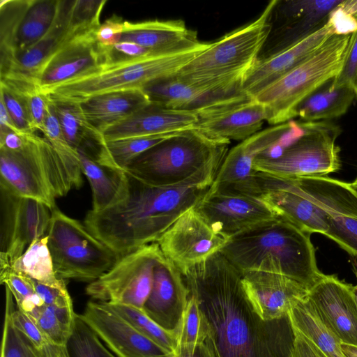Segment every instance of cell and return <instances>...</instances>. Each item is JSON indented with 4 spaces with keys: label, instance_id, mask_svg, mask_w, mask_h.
Here are the masks:
<instances>
[{
    "label": "cell",
    "instance_id": "cell-1",
    "mask_svg": "<svg viewBox=\"0 0 357 357\" xmlns=\"http://www.w3.org/2000/svg\"><path fill=\"white\" fill-rule=\"evenodd\" d=\"M181 272L204 318L213 357H294L289 314L262 320L247 298L241 272L221 252Z\"/></svg>",
    "mask_w": 357,
    "mask_h": 357
},
{
    "label": "cell",
    "instance_id": "cell-2",
    "mask_svg": "<svg viewBox=\"0 0 357 357\" xmlns=\"http://www.w3.org/2000/svg\"><path fill=\"white\" fill-rule=\"evenodd\" d=\"M125 172L118 199L99 211H89L84 225L120 257L155 243L211 186L158 187Z\"/></svg>",
    "mask_w": 357,
    "mask_h": 357
},
{
    "label": "cell",
    "instance_id": "cell-3",
    "mask_svg": "<svg viewBox=\"0 0 357 357\" xmlns=\"http://www.w3.org/2000/svg\"><path fill=\"white\" fill-rule=\"evenodd\" d=\"M310 236L278 215L230 238L220 252L241 273L281 274L309 290L324 274L318 268Z\"/></svg>",
    "mask_w": 357,
    "mask_h": 357
},
{
    "label": "cell",
    "instance_id": "cell-4",
    "mask_svg": "<svg viewBox=\"0 0 357 357\" xmlns=\"http://www.w3.org/2000/svg\"><path fill=\"white\" fill-rule=\"evenodd\" d=\"M78 153L58 151L44 137L26 135L17 151L0 149V186L19 197L42 202L51 211L57 198L82 184Z\"/></svg>",
    "mask_w": 357,
    "mask_h": 357
},
{
    "label": "cell",
    "instance_id": "cell-5",
    "mask_svg": "<svg viewBox=\"0 0 357 357\" xmlns=\"http://www.w3.org/2000/svg\"><path fill=\"white\" fill-rule=\"evenodd\" d=\"M228 144L195 129L186 130L146 151L124 171L158 187L211 186Z\"/></svg>",
    "mask_w": 357,
    "mask_h": 357
},
{
    "label": "cell",
    "instance_id": "cell-6",
    "mask_svg": "<svg viewBox=\"0 0 357 357\" xmlns=\"http://www.w3.org/2000/svg\"><path fill=\"white\" fill-rule=\"evenodd\" d=\"M271 1L251 23L225 35L174 75L178 79L208 92L242 91L241 84L259 57L271 30Z\"/></svg>",
    "mask_w": 357,
    "mask_h": 357
},
{
    "label": "cell",
    "instance_id": "cell-7",
    "mask_svg": "<svg viewBox=\"0 0 357 357\" xmlns=\"http://www.w3.org/2000/svg\"><path fill=\"white\" fill-rule=\"evenodd\" d=\"M209 45L199 42L174 52L152 53L125 63L101 66L89 75L63 82L45 93L79 102L99 93L142 89L153 82L176 75Z\"/></svg>",
    "mask_w": 357,
    "mask_h": 357
},
{
    "label": "cell",
    "instance_id": "cell-8",
    "mask_svg": "<svg viewBox=\"0 0 357 357\" xmlns=\"http://www.w3.org/2000/svg\"><path fill=\"white\" fill-rule=\"evenodd\" d=\"M350 36H332L314 54L252 98L264 105L267 122L275 126L296 117L300 103L338 74Z\"/></svg>",
    "mask_w": 357,
    "mask_h": 357
},
{
    "label": "cell",
    "instance_id": "cell-9",
    "mask_svg": "<svg viewBox=\"0 0 357 357\" xmlns=\"http://www.w3.org/2000/svg\"><path fill=\"white\" fill-rule=\"evenodd\" d=\"M51 212L47 246L59 278L91 283L121 259L84 225L68 216L56 206Z\"/></svg>",
    "mask_w": 357,
    "mask_h": 357
},
{
    "label": "cell",
    "instance_id": "cell-10",
    "mask_svg": "<svg viewBox=\"0 0 357 357\" xmlns=\"http://www.w3.org/2000/svg\"><path fill=\"white\" fill-rule=\"evenodd\" d=\"M339 126L331 121L319 130L293 142L275 157L260 154L254 161L255 172L281 178L321 176L341 167L340 149L336 139Z\"/></svg>",
    "mask_w": 357,
    "mask_h": 357
},
{
    "label": "cell",
    "instance_id": "cell-11",
    "mask_svg": "<svg viewBox=\"0 0 357 357\" xmlns=\"http://www.w3.org/2000/svg\"><path fill=\"white\" fill-rule=\"evenodd\" d=\"M162 257L156 242L144 245L121 257L89 283L86 293L97 301L142 309L152 289L155 265Z\"/></svg>",
    "mask_w": 357,
    "mask_h": 357
},
{
    "label": "cell",
    "instance_id": "cell-12",
    "mask_svg": "<svg viewBox=\"0 0 357 357\" xmlns=\"http://www.w3.org/2000/svg\"><path fill=\"white\" fill-rule=\"evenodd\" d=\"M293 125V120L264 129L243 140L228 151L209 191L229 190L261 196L255 160L279 146Z\"/></svg>",
    "mask_w": 357,
    "mask_h": 357
},
{
    "label": "cell",
    "instance_id": "cell-13",
    "mask_svg": "<svg viewBox=\"0 0 357 357\" xmlns=\"http://www.w3.org/2000/svg\"><path fill=\"white\" fill-rule=\"evenodd\" d=\"M0 259L9 264L37 238L47 236L52 212L36 199L17 196L1 188Z\"/></svg>",
    "mask_w": 357,
    "mask_h": 357
},
{
    "label": "cell",
    "instance_id": "cell-14",
    "mask_svg": "<svg viewBox=\"0 0 357 357\" xmlns=\"http://www.w3.org/2000/svg\"><path fill=\"white\" fill-rule=\"evenodd\" d=\"M195 208L215 232L228 239L278 216L261 196L229 190H208Z\"/></svg>",
    "mask_w": 357,
    "mask_h": 357
},
{
    "label": "cell",
    "instance_id": "cell-15",
    "mask_svg": "<svg viewBox=\"0 0 357 357\" xmlns=\"http://www.w3.org/2000/svg\"><path fill=\"white\" fill-rule=\"evenodd\" d=\"M228 240L215 232L194 206L184 212L156 243L165 257L181 271L220 252Z\"/></svg>",
    "mask_w": 357,
    "mask_h": 357
},
{
    "label": "cell",
    "instance_id": "cell-16",
    "mask_svg": "<svg viewBox=\"0 0 357 357\" xmlns=\"http://www.w3.org/2000/svg\"><path fill=\"white\" fill-rule=\"evenodd\" d=\"M342 0H276L265 57L283 50L322 28Z\"/></svg>",
    "mask_w": 357,
    "mask_h": 357
},
{
    "label": "cell",
    "instance_id": "cell-17",
    "mask_svg": "<svg viewBox=\"0 0 357 357\" xmlns=\"http://www.w3.org/2000/svg\"><path fill=\"white\" fill-rule=\"evenodd\" d=\"M353 286L337 275L324 274L309 289L305 301L341 343L357 347V303Z\"/></svg>",
    "mask_w": 357,
    "mask_h": 357
},
{
    "label": "cell",
    "instance_id": "cell-18",
    "mask_svg": "<svg viewBox=\"0 0 357 357\" xmlns=\"http://www.w3.org/2000/svg\"><path fill=\"white\" fill-rule=\"evenodd\" d=\"M79 317L116 357H172L105 303L89 301Z\"/></svg>",
    "mask_w": 357,
    "mask_h": 357
},
{
    "label": "cell",
    "instance_id": "cell-19",
    "mask_svg": "<svg viewBox=\"0 0 357 357\" xmlns=\"http://www.w3.org/2000/svg\"><path fill=\"white\" fill-rule=\"evenodd\" d=\"M195 130L226 143L244 140L260 131L267 119L262 104L245 93L197 112Z\"/></svg>",
    "mask_w": 357,
    "mask_h": 357
},
{
    "label": "cell",
    "instance_id": "cell-20",
    "mask_svg": "<svg viewBox=\"0 0 357 357\" xmlns=\"http://www.w3.org/2000/svg\"><path fill=\"white\" fill-rule=\"evenodd\" d=\"M96 29L75 33L47 61L34 79L43 92L89 75L102 66V50L95 36Z\"/></svg>",
    "mask_w": 357,
    "mask_h": 357
},
{
    "label": "cell",
    "instance_id": "cell-21",
    "mask_svg": "<svg viewBox=\"0 0 357 357\" xmlns=\"http://www.w3.org/2000/svg\"><path fill=\"white\" fill-rule=\"evenodd\" d=\"M241 273L247 298L264 321L287 317L308 294L309 290L302 284L281 274L256 271Z\"/></svg>",
    "mask_w": 357,
    "mask_h": 357
},
{
    "label": "cell",
    "instance_id": "cell-22",
    "mask_svg": "<svg viewBox=\"0 0 357 357\" xmlns=\"http://www.w3.org/2000/svg\"><path fill=\"white\" fill-rule=\"evenodd\" d=\"M190 291L178 268L163 257L154 269L151 293L142 310L166 331L176 332Z\"/></svg>",
    "mask_w": 357,
    "mask_h": 357
},
{
    "label": "cell",
    "instance_id": "cell-23",
    "mask_svg": "<svg viewBox=\"0 0 357 357\" xmlns=\"http://www.w3.org/2000/svg\"><path fill=\"white\" fill-rule=\"evenodd\" d=\"M335 35L333 26L327 22L322 28L298 43L273 54L259 57L241 84L242 92L253 98L314 54Z\"/></svg>",
    "mask_w": 357,
    "mask_h": 357
},
{
    "label": "cell",
    "instance_id": "cell-24",
    "mask_svg": "<svg viewBox=\"0 0 357 357\" xmlns=\"http://www.w3.org/2000/svg\"><path fill=\"white\" fill-rule=\"evenodd\" d=\"M194 111L177 110L150 103L103 133L105 141L126 137L183 132L195 129Z\"/></svg>",
    "mask_w": 357,
    "mask_h": 357
},
{
    "label": "cell",
    "instance_id": "cell-25",
    "mask_svg": "<svg viewBox=\"0 0 357 357\" xmlns=\"http://www.w3.org/2000/svg\"><path fill=\"white\" fill-rule=\"evenodd\" d=\"M136 43L152 53H166L192 46L200 41L196 31L183 20L124 22L119 42Z\"/></svg>",
    "mask_w": 357,
    "mask_h": 357
},
{
    "label": "cell",
    "instance_id": "cell-26",
    "mask_svg": "<svg viewBox=\"0 0 357 357\" xmlns=\"http://www.w3.org/2000/svg\"><path fill=\"white\" fill-rule=\"evenodd\" d=\"M151 101L142 89L112 91L91 96L79 102L90 126L102 133L147 106Z\"/></svg>",
    "mask_w": 357,
    "mask_h": 357
},
{
    "label": "cell",
    "instance_id": "cell-27",
    "mask_svg": "<svg viewBox=\"0 0 357 357\" xmlns=\"http://www.w3.org/2000/svg\"><path fill=\"white\" fill-rule=\"evenodd\" d=\"M142 90L151 103L169 109L196 112L243 93L242 91L233 93L208 92L175 75L153 82L144 86Z\"/></svg>",
    "mask_w": 357,
    "mask_h": 357
},
{
    "label": "cell",
    "instance_id": "cell-28",
    "mask_svg": "<svg viewBox=\"0 0 357 357\" xmlns=\"http://www.w3.org/2000/svg\"><path fill=\"white\" fill-rule=\"evenodd\" d=\"M73 3L74 1L59 0L57 14L50 30L35 45L17 54L11 68L3 76L17 74L35 79L44 65L60 47L77 33L71 30L70 26Z\"/></svg>",
    "mask_w": 357,
    "mask_h": 357
},
{
    "label": "cell",
    "instance_id": "cell-29",
    "mask_svg": "<svg viewBox=\"0 0 357 357\" xmlns=\"http://www.w3.org/2000/svg\"><path fill=\"white\" fill-rule=\"evenodd\" d=\"M49 96L67 142L75 150L96 160L105 140L88 123L79 102Z\"/></svg>",
    "mask_w": 357,
    "mask_h": 357
},
{
    "label": "cell",
    "instance_id": "cell-30",
    "mask_svg": "<svg viewBox=\"0 0 357 357\" xmlns=\"http://www.w3.org/2000/svg\"><path fill=\"white\" fill-rule=\"evenodd\" d=\"M333 79L321 85L300 103L296 117L304 121H322L346 114L357 94L347 87L332 89Z\"/></svg>",
    "mask_w": 357,
    "mask_h": 357
},
{
    "label": "cell",
    "instance_id": "cell-31",
    "mask_svg": "<svg viewBox=\"0 0 357 357\" xmlns=\"http://www.w3.org/2000/svg\"><path fill=\"white\" fill-rule=\"evenodd\" d=\"M82 173L92 192V211H101L111 206L119 197L125 183V172L99 164L82 151H77Z\"/></svg>",
    "mask_w": 357,
    "mask_h": 357
},
{
    "label": "cell",
    "instance_id": "cell-32",
    "mask_svg": "<svg viewBox=\"0 0 357 357\" xmlns=\"http://www.w3.org/2000/svg\"><path fill=\"white\" fill-rule=\"evenodd\" d=\"M59 0H31L21 19L13 40L15 56L38 42L50 30L56 18Z\"/></svg>",
    "mask_w": 357,
    "mask_h": 357
},
{
    "label": "cell",
    "instance_id": "cell-33",
    "mask_svg": "<svg viewBox=\"0 0 357 357\" xmlns=\"http://www.w3.org/2000/svg\"><path fill=\"white\" fill-rule=\"evenodd\" d=\"M293 327L312 342L326 357H345L339 339L316 316L305 298L289 312Z\"/></svg>",
    "mask_w": 357,
    "mask_h": 357
},
{
    "label": "cell",
    "instance_id": "cell-34",
    "mask_svg": "<svg viewBox=\"0 0 357 357\" xmlns=\"http://www.w3.org/2000/svg\"><path fill=\"white\" fill-rule=\"evenodd\" d=\"M181 132H182L105 141L96 161L105 167L124 171L128 165L139 155Z\"/></svg>",
    "mask_w": 357,
    "mask_h": 357
},
{
    "label": "cell",
    "instance_id": "cell-35",
    "mask_svg": "<svg viewBox=\"0 0 357 357\" xmlns=\"http://www.w3.org/2000/svg\"><path fill=\"white\" fill-rule=\"evenodd\" d=\"M9 266L13 271L40 283L52 287H66L65 280L59 278L55 273L47 236L36 239Z\"/></svg>",
    "mask_w": 357,
    "mask_h": 357
},
{
    "label": "cell",
    "instance_id": "cell-36",
    "mask_svg": "<svg viewBox=\"0 0 357 357\" xmlns=\"http://www.w3.org/2000/svg\"><path fill=\"white\" fill-rule=\"evenodd\" d=\"M104 303V302H103ZM140 333L174 353L178 345L176 332L168 331L151 319L142 309L123 304L105 303Z\"/></svg>",
    "mask_w": 357,
    "mask_h": 357
},
{
    "label": "cell",
    "instance_id": "cell-37",
    "mask_svg": "<svg viewBox=\"0 0 357 357\" xmlns=\"http://www.w3.org/2000/svg\"><path fill=\"white\" fill-rule=\"evenodd\" d=\"M70 357H113L115 356L96 333L77 315L66 344Z\"/></svg>",
    "mask_w": 357,
    "mask_h": 357
},
{
    "label": "cell",
    "instance_id": "cell-38",
    "mask_svg": "<svg viewBox=\"0 0 357 357\" xmlns=\"http://www.w3.org/2000/svg\"><path fill=\"white\" fill-rule=\"evenodd\" d=\"M13 297L6 287V305L1 357H35L30 340L13 324L10 307Z\"/></svg>",
    "mask_w": 357,
    "mask_h": 357
},
{
    "label": "cell",
    "instance_id": "cell-39",
    "mask_svg": "<svg viewBox=\"0 0 357 357\" xmlns=\"http://www.w3.org/2000/svg\"><path fill=\"white\" fill-rule=\"evenodd\" d=\"M206 324L196 298L190 294L178 327V344L196 346L204 342Z\"/></svg>",
    "mask_w": 357,
    "mask_h": 357
},
{
    "label": "cell",
    "instance_id": "cell-40",
    "mask_svg": "<svg viewBox=\"0 0 357 357\" xmlns=\"http://www.w3.org/2000/svg\"><path fill=\"white\" fill-rule=\"evenodd\" d=\"M106 3L105 0L74 1L70 18L71 30L78 33L96 29L101 24L100 17Z\"/></svg>",
    "mask_w": 357,
    "mask_h": 357
},
{
    "label": "cell",
    "instance_id": "cell-41",
    "mask_svg": "<svg viewBox=\"0 0 357 357\" xmlns=\"http://www.w3.org/2000/svg\"><path fill=\"white\" fill-rule=\"evenodd\" d=\"M1 83V100L17 130L24 135L35 134L24 99L15 90Z\"/></svg>",
    "mask_w": 357,
    "mask_h": 357
},
{
    "label": "cell",
    "instance_id": "cell-42",
    "mask_svg": "<svg viewBox=\"0 0 357 357\" xmlns=\"http://www.w3.org/2000/svg\"><path fill=\"white\" fill-rule=\"evenodd\" d=\"M349 88L357 94V30L349 39L342 68L333 78L331 89Z\"/></svg>",
    "mask_w": 357,
    "mask_h": 357
},
{
    "label": "cell",
    "instance_id": "cell-43",
    "mask_svg": "<svg viewBox=\"0 0 357 357\" xmlns=\"http://www.w3.org/2000/svg\"><path fill=\"white\" fill-rule=\"evenodd\" d=\"M100 48L103 56L102 66L119 65L152 54L146 48L132 42H119L111 47Z\"/></svg>",
    "mask_w": 357,
    "mask_h": 357
},
{
    "label": "cell",
    "instance_id": "cell-44",
    "mask_svg": "<svg viewBox=\"0 0 357 357\" xmlns=\"http://www.w3.org/2000/svg\"><path fill=\"white\" fill-rule=\"evenodd\" d=\"M42 132L45 138L58 151L67 154L77 153V151L69 145L63 135L61 126L51 99L43 121Z\"/></svg>",
    "mask_w": 357,
    "mask_h": 357
},
{
    "label": "cell",
    "instance_id": "cell-45",
    "mask_svg": "<svg viewBox=\"0 0 357 357\" xmlns=\"http://www.w3.org/2000/svg\"><path fill=\"white\" fill-rule=\"evenodd\" d=\"M10 319L15 327L30 340L35 348H41L50 342L33 319L15 308L14 299L10 307Z\"/></svg>",
    "mask_w": 357,
    "mask_h": 357
},
{
    "label": "cell",
    "instance_id": "cell-46",
    "mask_svg": "<svg viewBox=\"0 0 357 357\" xmlns=\"http://www.w3.org/2000/svg\"><path fill=\"white\" fill-rule=\"evenodd\" d=\"M124 20L114 15L101 24L96 30V39L102 48L111 47L119 43L121 38Z\"/></svg>",
    "mask_w": 357,
    "mask_h": 357
},
{
    "label": "cell",
    "instance_id": "cell-47",
    "mask_svg": "<svg viewBox=\"0 0 357 357\" xmlns=\"http://www.w3.org/2000/svg\"><path fill=\"white\" fill-rule=\"evenodd\" d=\"M37 294L47 305L72 307L73 301L66 287H58L47 285L33 280Z\"/></svg>",
    "mask_w": 357,
    "mask_h": 357
},
{
    "label": "cell",
    "instance_id": "cell-48",
    "mask_svg": "<svg viewBox=\"0 0 357 357\" xmlns=\"http://www.w3.org/2000/svg\"><path fill=\"white\" fill-rule=\"evenodd\" d=\"M328 22L337 36L351 35L357 30V18L344 13L338 6L330 13Z\"/></svg>",
    "mask_w": 357,
    "mask_h": 357
},
{
    "label": "cell",
    "instance_id": "cell-49",
    "mask_svg": "<svg viewBox=\"0 0 357 357\" xmlns=\"http://www.w3.org/2000/svg\"><path fill=\"white\" fill-rule=\"evenodd\" d=\"M294 331L296 337L294 357H326L307 338L295 328Z\"/></svg>",
    "mask_w": 357,
    "mask_h": 357
},
{
    "label": "cell",
    "instance_id": "cell-50",
    "mask_svg": "<svg viewBox=\"0 0 357 357\" xmlns=\"http://www.w3.org/2000/svg\"><path fill=\"white\" fill-rule=\"evenodd\" d=\"M26 135L10 129L0 130V149L17 151L25 144Z\"/></svg>",
    "mask_w": 357,
    "mask_h": 357
},
{
    "label": "cell",
    "instance_id": "cell-51",
    "mask_svg": "<svg viewBox=\"0 0 357 357\" xmlns=\"http://www.w3.org/2000/svg\"><path fill=\"white\" fill-rule=\"evenodd\" d=\"M172 357H213L205 342L196 346L178 344Z\"/></svg>",
    "mask_w": 357,
    "mask_h": 357
},
{
    "label": "cell",
    "instance_id": "cell-52",
    "mask_svg": "<svg viewBox=\"0 0 357 357\" xmlns=\"http://www.w3.org/2000/svg\"><path fill=\"white\" fill-rule=\"evenodd\" d=\"M35 357H70L67 346L48 342L43 347L36 349L33 345Z\"/></svg>",
    "mask_w": 357,
    "mask_h": 357
},
{
    "label": "cell",
    "instance_id": "cell-53",
    "mask_svg": "<svg viewBox=\"0 0 357 357\" xmlns=\"http://www.w3.org/2000/svg\"><path fill=\"white\" fill-rule=\"evenodd\" d=\"M7 129H10L16 132L22 134L15 126L4 103L0 100V130Z\"/></svg>",
    "mask_w": 357,
    "mask_h": 357
},
{
    "label": "cell",
    "instance_id": "cell-54",
    "mask_svg": "<svg viewBox=\"0 0 357 357\" xmlns=\"http://www.w3.org/2000/svg\"><path fill=\"white\" fill-rule=\"evenodd\" d=\"M338 7L347 14L357 18V0H342Z\"/></svg>",
    "mask_w": 357,
    "mask_h": 357
},
{
    "label": "cell",
    "instance_id": "cell-55",
    "mask_svg": "<svg viewBox=\"0 0 357 357\" xmlns=\"http://www.w3.org/2000/svg\"><path fill=\"white\" fill-rule=\"evenodd\" d=\"M341 348L345 357H357V347L341 343Z\"/></svg>",
    "mask_w": 357,
    "mask_h": 357
},
{
    "label": "cell",
    "instance_id": "cell-56",
    "mask_svg": "<svg viewBox=\"0 0 357 357\" xmlns=\"http://www.w3.org/2000/svg\"><path fill=\"white\" fill-rule=\"evenodd\" d=\"M355 270H356L355 273H356V278H357V266H355ZM353 289H354V293L355 298H356V303H357V284L356 285L353 286Z\"/></svg>",
    "mask_w": 357,
    "mask_h": 357
},
{
    "label": "cell",
    "instance_id": "cell-57",
    "mask_svg": "<svg viewBox=\"0 0 357 357\" xmlns=\"http://www.w3.org/2000/svg\"><path fill=\"white\" fill-rule=\"evenodd\" d=\"M351 183V185L357 190V177Z\"/></svg>",
    "mask_w": 357,
    "mask_h": 357
},
{
    "label": "cell",
    "instance_id": "cell-58",
    "mask_svg": "<svg viewBox=\"0 0 357 357\" xmlns=\"http://www.w3.org/2000/svg\"><path fill=\"white\" fill-rule=\"evenodd\" d=\"M113 357H116V356H114Z\"/></svg>",
    "mask_w": 357,
    "mask_h": 357
},
{
    "label": "cell",
    "instance_id": "cell-59",
    "mask_svg": "<svg viewBox=\"0 0 357 357\" xmlns=\"http://www.w3.org/2000/svg\"><path fill=\"white\" fill-rule=\"evenodd\" d=\"M356 99H357V98H356Z\"/></svg>",
    "mask_w": 357,
    "mask_h": 357
}]
</instances>
